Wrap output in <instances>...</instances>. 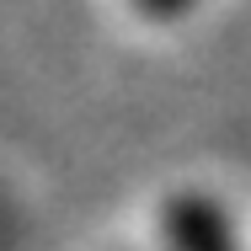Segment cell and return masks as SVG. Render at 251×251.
<instances>
[{
	"label": "cell",
	"instance_id": "obj_1",
	"mask_svg": "<svg viewBox=\"0 0 251 251\" xmlns=\"http://www.w3.org/2000/svg\"><path fill=\"white\" fill-rule=\"evenodd\" d=\"M160 246L166 251H241V241H235V225H230L219 198L182 187L160 208Z\"/></svg>",
	"mask_w": 251,
	"mask_h": 251
},
{
	"label": "cell",
	"instance_id": "obj_2",
	"mask_svg": "<svg viewBox=\"0 0 251 251\" xmlns=\"http://www.w3.org/2000/svg\"><path fill=\"white\" fill-rule=\"evenodd\" d=\"M139 16H150V22H176V16H187L198 0H128Z\"/></svg>",
	"mask_w": 251,
	"mask_h": 251
}]
</instances>
